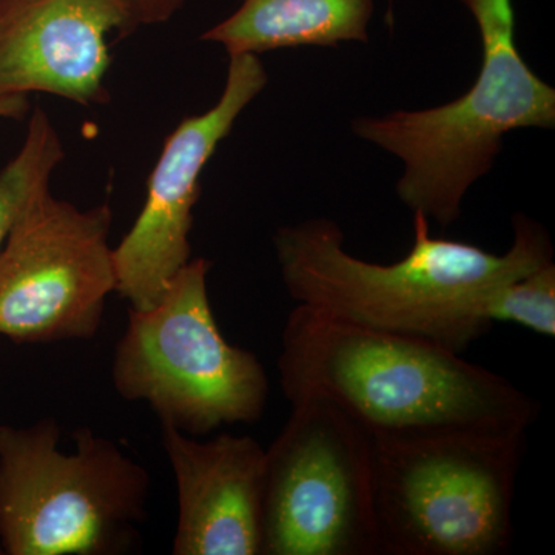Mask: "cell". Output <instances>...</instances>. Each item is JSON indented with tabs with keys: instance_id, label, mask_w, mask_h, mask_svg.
Returning <instances> with one entry per match:
<instances>
[{
	"instance_id": "obj_9",
	"label": "cell",
	"mask_w": 555,
	"mask_h": 555,
	"mask_svg": "<svg viewBox=\"0 0 555 555\" xmlns=\"http://www.w3.org/2000/svg\"><path fill=\"white\" fill-rule=\"evenodd\" d=\"M228 78L214 107L188 116L164 142L137 221L113 248L116 294L130 309L147 310L192 259L190 233L201 177L241 113L268 86L257 54L229 56Z\"/></svg>"
},
{
	"instance_id": "obj_3",
	"label": "cell",
	"mask_w": 555,
	"mask_h": 555,
	"mask_svg": "<svg viewBox=\"0 0 555 555\" xmlns=\"http://www.w3.org/2000/svg\"><path fill=\"white\" fill-rule=\"evenodd\" d=\"M460 2L473 14L483 50L474 86L438 107L352 122L358 138L403 163L401 203L441 225L460 217L467 190L492 169L506 134L555 127V90L521 57L513 0Z\"/></svg>"
},
{
	"instance_id": "obj_18",
	"label": "cell",
	"mask_w": 555,
	"mask_h": 555,
	"mask_svg": "<svg viewBox=\"0 0 555 555\" xmlns=\"http://www.w3.org/2000/svg\"><path fill=\"white\" fill-rule=\"evenodd\" d=\"M0 555H3V553H2V547H0Z\"/></svg>"
},
{
	"instance_id": "obj_8",
	"label": "cell",
	"mask_w": 555,
	"mask_h": 555,
	"mask_svg": "<svg viewBox=\"0 0 555 555\" xmlns=\"http://www.w3.org/2000/svg\"><path fill=\"white\" fill-rule=\"evenodd\" d=\"M113 211L40 193L0 250V335L20 345L82 341L116 292Z\"/></svg>"
},
{
	"instance_id": "obj_4",
	"label": "cell",
	"mask_w": 555,
	"mask_h": 555,
	"mask_svg": "<svg viewBox=\"0 0 555 555\" xmlns=\"http://www.w3.org/2000/svg\"><path fill=\"white\" fill-rule=\"evenodd\" d=\"M73 452L47 416L0 426V547L5 555H119L141 540L149 470L83 426Z\"/></svg>"
},
{
	"instance_id": "obj_7",
	"label": "cell",
	"mask_w": 555,
	"mask_h": 555,
	"mask_svg": "<svg viewBox=\"0 0 555 555\" xmlns=\"http://www.w3.org/2000/svg\"><path fill=\"white\" fill-rule=\"evenodd\" d=\"M266 449L261 555H377L372 437L321 398Z\"/></svg>"
},
{
	"instance_id": "obj_1",
	"label": "cell",
	"mask_w": 555,
	"mask_h": 555,
	"mask_svg": "<svg viewBox=\"0 0 555 555\" xmlns=\"http://www.w3.org/2000/svg\"><path fill=\"white\" fill-rule=\"evenodd\" d=\"M513 225V246L495 255L434 238L429 219L415 211L414 244L390 264L350 255L341 228L327 218L278 229L273 246L284 286L298 305L462 353L491 327L481 313L486 294L553 261L542 225L520 214Z\"/></svg>"
},
{
	"instance_id": "obj_11",
	"label": "cell",
	"mask_w": 555,
	"mask_h": 555,
	"mask_svg": "<svg viewBox=\"0 0 555 555\" xmlns=\"http://www.w3.org/2000/svg\"><path fill=\"white\" fill-rule=\"evenodd\" d=\"M178 494L175 555H261L266 449L250 436L210 440L160 425Z\"/></svg>"
},
{
	"instance_id": "obj_15",
	"label": "cell",
	"mask_w": 555,
	"mask_h": 555,
	"mask_svg": "<svg viewBox=\"0 0 555 555\" xmlns=\"http://www.w3.org/2000/svg\"><path fill=\"white\" fill-rule=\"evenodd\" d=\"M138 27L160 25L177 16L185 0H126Z\"/></svg>"
},
{
	"instance_id": "obj_13",
	"label": "cell",
	"mask_w": 555,
	"mask_h": 555,
	"mask_svg": "<svg viewBox=\"0 0 555 555\" xmlns=\"http://www.w3.org/2000/svg\"><path fill=\"white\" fill-rule=\"evenodd\" d=\"M64 158L60 131L42 108H36L20 150L0 170V250L33 201L50 190Z\"/></svg>"
},
{
	"instance_id": "obj_10",
	"label": "cell",
	"mask_w": 555,
	"mask_h": 555,
	"mask_svg": "<svg viewBox=\"0 0 555 555\" xmlns=\"http://www.w3.org/2000/svg\"><path fill=\"white\" fill-rule=\"evenodd\" d=\"M126 0H0V98L109 100V40L137 30Z\"/></svg>"
},
{
	"instance_id": "obj_17",
	"label": "cell",
	"mask_w": 555,
	"mask_h": 555,
	"mask_svg": "<svg viewBox=\"0 0 555 555\" xmlns=\"http://www.w3.org/2000/svg\"><path fill=\"white\" fill-rule=\"evenodd\" d=\"M393 0H389V11H387V17H386V22L387 24H389V27H392V24H393Z\"/></svg>"
},
{
	"instance_id": "obj_5",
	"label": "cell",
	"mask_w": 555,
	"mask_h": 555,
	"mask_svg": "<svg viewBox=\"0 0 555 555\" xmlns=\"http://www.w3.org/2000/svg\"><path fill=\"white\" fill-rule=\"evenodd\" d=\"M526 433L372 438L378 554L500 555Z\"/></svg>"
},
{
	"instance_id": "obj_2",
	"label": "cell",
	"mask_w": 555,
	"mask_h": 555,
	"mask_svg": "<svg viewBox=\"0 0 555 555\" xmlns=\"http://www.w3.org/2000/svg\"><path fill=\"white\" fill-rule=\"evenodd\" d=\"M278 372L288 403L326 400L372 438L526 433L539 415L534 398L462 353L301 305L284 324Z\"/></svg>"
},
{
	"instance_id": "obj_16",
	"label": "cell",
	"mask_w": 555,
	"mask_h": 555,
	"mask_svg": "<svg viewBox=\"0 0 555 555\" xmlns=\"http://www.w3.org/2000/svg\"><path fill=\"white\" fill-rule=\"evenodd\" d=\"M30 109L27 96L0 98V119H20Z\"/></svg>"
},
{
	"instance_id": "obj_14",
	"label": "cell",
	"mask_w": 555,
	"mask_h": 555,
	"mask_svg": "<svg viewBox=\"0 0 555 555\" xmlns=\"http://www.w3.org/2000/svg\"><path fill=\"white\" fill-rule=\"evenodd\" d=\"M481 313L489 324L514 323L543 337H555V264L553 261L486 294Z\"/></svg>"
},
{
	"instance_id": "obj_6",
	"label": "cell",
	"mask_w": 555,
	"mask_h": 555,
	"mask_svg": "<svg viewBox=\"0 0 555 555\" xmlns=\"http://www.w3.org/2000/svg\"><path fill=\"white\" fill-rule=\"evenodd\" d=\"M211 262L190 259L163 298L129 310L112 379L120 398L147 403L160 425L192 437L264 415L269 377L250 350L230 345L208 299Z\"/></svg>"
},
{
	"instance_id": "obj_12",
	"label": "cell",
	"mask_w": 555,
	"mask_h": 555,
	"mask_svg": "<svg viewBox=\"0 0 555 555\" xmlns=\"http://www.w3.org/2000/svg\"><path fill=\"white\" fill-rule=\"evenodd\" d=\"M374 0H243L201 39L236 54L366 43Z\"/></svg>"
}]
</instances>
